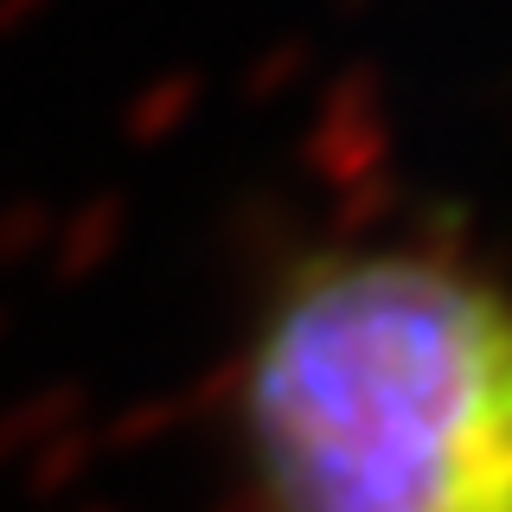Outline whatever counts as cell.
Returning a JSON list of instances; mask_svg holds the SVG:
<instances>
[{
	"instance_id": "6da1fadb",
	"label": "cell",
	"mask_w": 512,
	"mask_h": 512,
	"mask_svg": "<svg viewBox=\"0 0 512 512\" xmlns=\"http://www.w3.org/2000/svg\"><path fill=\"white\" fill-rule=\"evenodd\" d=\"M244 512H512V276L436 231H333L256 282L224 365Z\"/></svg>"
}]
</instances>
